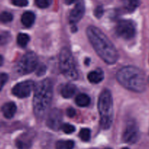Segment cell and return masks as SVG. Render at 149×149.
<instances>
[{"mask_svg":"<svg viewBox=\"0 0 149 149\" xmlns=\"http://www.w3.org/2000/svg\"><path fill=\"white\" fill-rule=\"evenodd\" d=\"M87 36L96 53L106 63H116L119 58L117 49L100 29L95 26H89L87 29Z\"/></svg>","mask_w":149,"mask_h":149,"instance_id":"cell-1","label":"cell"},{"mask_svg":"<svg viewBox=\"0 0 149 149\" xmlns=\"http://www.w3.org/2000/svg\"><path fill=\"white\" fill-rule=\"evenodd\" d=\"M53 95V84L49 79L38 83L34 88L33 98V109L35 116L43 118L47 112Z\"/></svg>","mask_w":149,"mask_h":149,"instance_id":"cell-2","label":"cell"},{"mask_svg":"<svg viewBox=\"0 0 149 149\" xmlns=\"http://www.w3.org/2000/svg\"><path fill=\"white\" fill-rule=\"evenodd\" d=\"M116 79L124 87L135 93H142L146 87L144 73L132 65L122 68L116 73Z\"/></svg>","mask_w":149,"mask_h":149,"instance_id":"cell-3","label":"cell"},{"mask_svg":"<svg viewBox=\"0 0 149 149\" xmlns=\"http://www.w3.org/2000/svg\"><path fill=\"white\" fill-rule=\"evenodd\" d=\"M97 109L100 117V126L103 130L111 127L113 122V103L111 93L109 90H103L97 102Z\"/></svg>","mask_w":149,"mask_h":149,"instance_id":"cell-4","label":"cell"},{"mask_svg":"<svg viewBox=\"0 0 149 149\" xmlns=\"http://www.w3.org/2000/svg\"><path fill=\"white\" fill-rule=\"evenodd\" d=\"M59 66L64 77L70 80H77L79 74L71 51L66 47L61 49L59 56Z\"/></svg>","mask_w":149,"mask_h":149,"instance_id":"cell-5","label":"cell"},{"mask_svg":"<svg viewBox=\"0 0 149 149\" xmlns=\"http://www.w3.org/2000/svg\"><path fill=\"white\" fill-rule=\"evenodd\" d=\"M38 64V58L33 52L25 54L18 63V71L22 74L31 73L35 70Z\"/></svg>","mask_w":149,"mask_h":149,"instance_id":"cell-6","label":"cell"},{"mask_svg":"<svg viewBox=\"0 0 149 149\" xmlns=\"http://www.w3.org/2000/svg\"><path fill=\"white\" fill-rule=\"evenodd\" d=\"M116 32L120 37L125 39H130L135 36L136 28L132 20H121L116 24Z\"/></svg>","mask_w":149,"mask_h":149,"instance_id":"cell-7","label":"cell"},{"mask_svg":"<svg viewBox=\"0 0 149 149\" xmlns=\"http://www.w3.org/2000/svg\"><path fill=\"white\" fill-rule=\"evenodd\" d=\"M140 138V132L137 124L134 121H131L127 125L124 131L122 139L125 143L130 144L135 143Z\"/></svg>","mask_w":149,"mask_h":149,"instance_id":"cell-8","label":"cell"},{"mask_svg":"<svg viewBox=\"0 0 149 149\" xmlns=\"http://www.w3.org/2000/svg\"><path fill=\"white\" fill-rule=\"evenodd\" d=\"M33 88L34 82L31 80H27L15 84L12 90V93L19 98H25L30 95Z\"/></svg>","mask_w":149,"mask_h":149,"instance_id":"cell-9","label":"cell"},{"mask_svg":"<svg viewBox=\"0 0 149 149\" xmlns=\"http://www.w3.org/2000/svg\"><path fill=\"white\" fill-rule=\"evenodd\" d=\"M63 114L61 110L53 109L49 112L47 119V125L52 130H59L62 126Z\"/></svg>","mask_w":149,"mask_h":149,"instance_id":"cell-10","label":"cell"},{"mask_svg":"<svg viewBox=\"0 0 149 149\" xmlns=\"http://www.w3.org/2000/svg\"><path fill=\"white\" fill-rule=\"evenodd\" d=\"M85 11L83 0H77L76 4L69 14V21L71 23H77L82 18Z\"/></svg>","mask_w":149,"mask_h":149,"instance_id":"cell-11","label":"cell"},{"mask_svg":"<svg viewBox=\"0 0 149 149\" xmlns=\"http://www.w3.org/2000/svg\"><path fill=\"white\" fill-rule=\"evenodd\" d=\"M16 111H17V107L13 102L5 103L1 107V112L4 117H6L7 119H11L12 117H13L15 113H16Z\"/></svg>","mask_w":149,"mask_h":149,"instance_id":"cell-12","label":"cell"},{"mask_svg":"<svg viewBox=\"0 0 149 149\" xmlns=\"http://www.w3.org/2000/svg\"><path fill=\"white\" fill-rule=\"evenodd\" d=\"M87 79L90 82L93 84H97L102 81L104 79V73L100 69H96L95 71H91L88 74Z\"/></svg>","mask_w":149,"mask_h":149,"instance_id":"cell-13","label":"cell"},{"mask_svg":"<svg viewBox=\"0 0 149 149\" xmlns=\"http://www.w3.org/2000/svg\"><path fill=\"white\" fill-rule=\"evenodd\" d=\"M76 91H77L76 86L72 84H70V83H68V84H64L63 87L61 88V95L65 97V98H71L75 94Z\"/></svg>","mask_w":149,"mask_h":149,"instance_id":"cell-14","label":"cell"},{"mask_svg":"<svg viewBox=\"0 0 149 149\" xmlns=\"http://www.w3.org/2000/svg\"><path fill=\"white\" fill-rule=\"evenodd\" d=\"M35 20V15L32 12L28 11L23 13L21 17V22L26 27H31Z\"/></svg>","mask_w":149,"mask_h":149,"instance_id":"cell-15","label":"cell"},{"mask_svg":"<svg viewBox=\"0 0 149 149\" xmlns=\"http://www.w3.org/2000/svg\"><path fill=\"white\" fill-rule=\"evenodd\" d=\"M75 102L77 106H80V107H86L90 105V98L87 95L81 93L76 97Z\"/></svg>","mask_w":149,"mask_h":149,"instance_id":"cell-16","label":"cell"},{"mask_svg":"<svg viewBox=\"0 0 149 149\" xmlns=\"http://www.w3.org/2000/svg\"><path fill=\"white\" fill-rule=\"evenodd\" d=\"M139 0H124V7L128 12H132L140 5Z\"/></svg>","mask_w":149,"mask_h":149,"instance_id":"cell-17","label":"cell"},{"mask_svg":"<svg viewBox=\"0 0 149 149\" xmlns=\"http://www.w3.org/2000/svg\"><path fill=\"white\" fill-rule=\"evenodd\" d=\"M74 143L72 141H59L56 143V149H73Z\"/></svg>","mask_w":149,"mask_h":149,"instance_id":"cell-18","label":"cell"},{"mask_svg":"<svg viewBox=\"0 0 149 149\" xmlns=\"http://www.w3.org/2000/svg\"><path fill=\"white\" fill-rule=\"evenodd\" d=\"M29 40H30V37H29V35H27L26 33H20L17 35V45L20 47H25L27 45V44L29 42Z\"/></svg>","mask_w":149,"mask_h":149,"instance_id":"cell-19","label":"cell"},{"mask_svg":"<svg viewBox=\"0 0 149 149\" xmlns=\"http://www.w3.org/2000/svg\"><path fill=\"white\" fill-rule=\"evenodd\" d=\"M79 136L81 138V141L87 142V141H90V137H91V132L87 128H83V129H81L80 130Z\"/></svg>","mask_w":149,"mask_h":149,"instance_id":"cell-20","label":"cell"},{"mask_svg":"<svg viewBox=\"0 0 149 149\" xmlns=\"http://www.w3.org/2000/svg\"><path fill=\"white\" fill-rule=\"evenodd\" d=\"M13 15L8 12H3L0 14V22L2 23H10L13 20Z\"/></svg>","mask_w":149,"mask_h":149,"instance_id":"cell-21","label":"cell"},{"mask_svg":"<svg viewBox=\"0 0 149 149\" xmlns=\"http://www.w3.org/2000/svg\"><path fill=\"white\" fill-rule=\"evenodd\" d=\"M10 39L11 36L9 32H2L0 33V46L7 45L10 41Z\"/></svg>","mask_w":149,"mask_h":149,"instance_id":"cell-22","label":"cell"},{"mask_svg":"<svg viewBox=\"0 0 149 149\" xmlns=\"http://www.w3.org/2000/svg\"><path fill=\"white\" fill-rule=\"evenodd\" d=\"M36 6L39 8H47L52 3V0H35Z\"/></svg>","mask_w":149,"mask_h":149,"instance_id":"cell-23","label":"cell"},{"mask_svg":"<svg viewBox=\"0 0 149 149\" xmlns=\"http://www.w3.org/2000/svg\"><path fill=\"white\" fill-rule=\"evenodd\" d=\"M63 131L66 134H71L75 131V127L70 124H64L63 125L61 126Z\"/></svg>","mask_w":149,"mask_h":149,"instance_id":"cell-24","label":"cell"},{"mask_svg":"<svg viewBox=\"0 0 149 149\" xmlns=\"http://www.w3.org/2000/svg\"><path fill=\"white\" fill-rule=\"evenodd\" d=\"M7 80H8V76H7V74H4V73H1L0 74V91L2 90L3 87L6 84Z\"/></svg>","mask_w":149,"mask_h":149,"instance_id":"cell-25","label":"cell"},{"mask_svg":"<svg viewBox=\"0 0 149 149\" xmlns=\"http://www.w3.org/2000/svg\"><path fill=\"white\" fill-rule=\"evenodd\" d=\"M12 3L17 7H25L28 4V0H11Z\"/></svg>","mask_w":149,"mask_h":149,"instance_id":"cell-26","label":"cell"},{"mask_svg":"<svg viewBox=\"0 0 149 149\" xmlns=\"http://www.w3.org/2000/svg\"><path fill=\"white\" fill-rule=\"evenodd\" d=\"M103 13H104V10L102 6H97V7L95 10V15L97 18H100L102 15H103Z\"/></svg>","mask_w":149,"mask_h":149,"instance_id":"cell-27","label":"cell"},{"mask_svg":"<svg viewBox=\"0 0 149 149\" xmlns=\"http://www.w3.org/2000/svg\"><path fill=\"white\" fill-rule=\"evenodd\" d=\"M66 113L69 117H74L76 115V111L73 108H68L66 111Z\"/></svg>","mask_w":149,"mask_h":149,"instance_id":"cell-28","label":"cell"},{"mask_svg":"<svg viewBox=\"0 0 149 149\" xmlns=\"http://www.w3.org/2000/svg\"><path fill=\"white\" fill-rule=\"evenodd\" d=\"M76 1H77V0H65V4H72V3L76 2Z\"/></svg>","mask_w":149,"mask_h":149,"instance_id":"cell-29","label":"cell"},{"mask_svg":"<svg viewBox=\"0 0 149 149\" xmlns=\"http://www.w3.org/2000/svg\"><path fill=\"white\" fill-rule=\"evenodd\" d=\"M2 61H3L2 58H1V56L0 55V65H1V64H2Z\"/></svg>","mask_w":149,"mask_h":149,"instance_id":"cell-30","label":"cell"},{"mask_svg":"<svg viewBox=\"0 0 149 149\" xmlns=\"http://www.w3.org/2000/svg\"><path fill=\"white\" fill-rule=\"evenodd\" d=\"M148 84H149V77H148Z\"/></svg>","mask_w":149,"mask_h":149,"instance_id":"cell-31","label":"cell"},{"mask_svg":"<svg viewBox=\"0 0 149 149\" xmlns=\"http://www.w3.org/2000/svg\"><path fill=\"white\" fill-rule=\"evenodd\" d=\"M122 149H129L128 148H123Z\"/></svg>","mask_w":149,"mask_h":149,"instance_id":"cell-32","label":"cell"},{"mask_svg":"<svg viewBox=\"0 0 149 149\" xmlns=\"http://www.w3.org/2000/svg\"><path fill=\"white\" fill-rule=\"evenodd\" d=\"M105 149H111V148H105Z\"/></svg>","mask_w":149,"mask_h":149,"instance_id":"cell-33","label":"cell"}]
</instances>
